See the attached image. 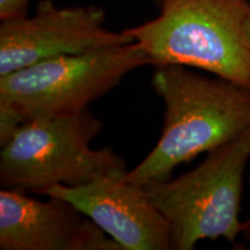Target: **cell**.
I'll return each instance as SVG.
<instances>
[{
    "label": "cell",
    "mask_w": 250,
    "mask_h": 250,
    "mask_svg": "<svg viewBox=\"0 0 250 250\" xmlns=\"http://www.w3.org/2000/svg\"><path fill=\"white\" fill-rule=\"evenodd\" d=\"M152 87L165 104L158 143L125 179L144 184L170 179L175 168L250 129V89L182 65L154 67Z\"/></svg>",
    "instance_id": "cell-1"
},
{
    "label": "cell",
    "mask_w": 250,
    "mask_h": 250,
    "mask_svg": "<svg viewBox=\"0 0 250 250\" xmlns=\"http://www.w3.org/2000/svg\"><path fill=\"white\" fill-rule=\"evenodd\" d=\"M160 14L124 29L152 66L182 65L250 89L249 0H162Z\"/></svg>",
    "instance_id": "cell-2"
},
{
    "label": "cell",
    "mask_w": 250,
    "mask_h": 250,
    "mask_svg": "<svg viewBox=\"0 0 250 250\" xmlns=\"http://www.w3.org/2000/svg\"><path fill=\"white\" fill-rule=\"evenodd\" d=\"M151 65L136 42L64 55L0 76V145L21 124L88 108L125 76Z\"/></svg>",
    "instance_id": "cell-3"
},
{
    "label": "cell",
    "mask_w": 250,
    "mask_h": 250,
    "mask_svg": "<svg viewBox=\"0 0 250 250\" xmlns=\"http://www.w3.org/2000/svg\"><path fill=\"white\" fill-rule=\"evenodd\" d=\"M102 122L89 108L21 124L0 151L1 189L43 195L107 175H125L124 159L110 147L92 148Z\"/></svg>",
    "instance_id": "cell-4"
},
{
    "label": "cell",
    "mask_w": 250,
    "mask_h": 250,
    "mask_svg": "<svg viewBox=\"0 0 250 250\" xmlns=\"http://www.w3.org/2000/svg\"><path fill=\"white\" fill-rule=\"evenodd\" d=\"M249 160L250 129L208 152L195 169L142 184L169 224L171 250H192L203 240L234 242L241 235L240 210Z\"/></svg>",
    "instance_id": "cell-5"
},
{
    "label": "cell",
    "mask_w": 250,
    "mask_h": 250,
    "mask_svg": "<svg viewBox=\"0 0 250 250\" xmlns=\"http://www.w3.org/2000/svg\"><path fill=\"white\" fill-rule=\"evenodd\" d=\"M99 6L59 7L42 0L31 17L0 23V76L64 55H78L133 42L123 31L104 27Z\"/></svg>",
    "instance_id": "cell-6"
},
{
    "label": "cell",
    "mask_w": 250,
    "mask_h": 250,
    "mask_svg": "<svg viewBox=\"0 0 250 250\" xmlns=\"http://www.w3.org/2000/svg\"><path fill=\"white\" fill-rule=\"evenodd\" d=\"M125 175H107L76 187L57 186L43 196H56L87 215L122 250H170L169 224L142 184Z\"/></svg>",
    "instance_id": "cell-7"
},
{
    "label": "cell",
    "mask_w": 250,
    "mask_h": 250,
    "mask_svg": "<svg viewBox=\"0 0 250 250\" xmlns=\"http://www.w3.org/2000/svg\"><path fill=\"white\" fill-rule=\"evenodd\" d=\"M1 250H122L98 225L65 199L0 191Z\"/></svg>",
    "instance_id": "cell-8"
},
{
    "label": "cell",
    "mask_w": 250,
    "mask_h": 250,
    "mask_svg": "<svg viewBox=\"0 0 250 250\" xmlns=\"http://www.w3.org/2000/svg\"><path fill=\"white\" fill-rule=\"evenodd\" d=\"M29 1L30 0H0V20L26 17Z\"/></svg>",
    "instance_id": "cell-9"
},
{
    "label": "cell",
    "mask_w": 250,
    "mask_h": 250,
    "mask_svg": "<svg viewBox=\"0 0 250 250\" xmlns=\"http://www.w3.org/2000/svg\"><path fill=\"white\" fill-rule=\"evenodd\" d=\"M248 180H249V183H250V174L248 176ZM241 235L245 237L247 241L250 242V219L249 220H247L243 223L242 225V234Z\"/></svg>",
    "instance_id": "cell-10"
},
{
    "label": "cell",
    "mask_w": 250,
    "mask_h": 250,
    "mask_svg": "<svg viewBox=\"0 0 250 250\" xmlns=\"http://www.w3.org/2000/svg\"><path fill=\"white\" fill-rule=\"evenodd\" d=\"M248 36L250 41V12H249V20H248Z\"/></svg>",
    "instance_id": "cell-11"
},
{
    "label": "cell",
    "mask_w": 250,
    "mask_h": 250,
    "mask_svg": "<svg viewBox=\"0 0 250 250\" xmlns=\"http://www.w3.org/2000/svg\"><path fill=\"white\" fill-rule=\"evenodd\" d=\"M151 1H153V2H155L156 5H160L161 4V1L162 0H151Z\"/></svg>",
    "instance_id": "cell-12"
}]
</instances>
